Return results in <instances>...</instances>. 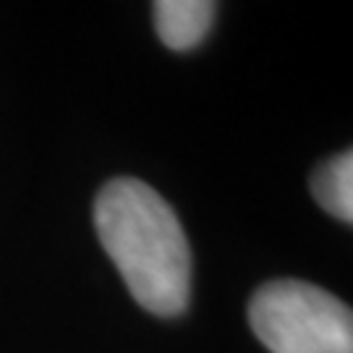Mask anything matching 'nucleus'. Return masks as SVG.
<instances>
[{
	"label": "nucleus",
	"mask_w": 353,
	"mask_h": 353,
	"mask_svg": "<svg viewBox=\"0 0 353 353\" xmlns=\"http://www.w3.org/2000/svg\"><path fill=\"white\" fill-rule=\"evenodd\" d=\"M312 194L316 204L335 220H353V154L341 152L322 163L312 176Z\"/></svg>",
	"instance_id": "obj_4"
},
{
	"label": "nucleus",
	"mask_w": 353,
	"mask_h": 353,
	"mask_svg": "<svg viewBox=\"0 0 353 353\" xmlns=\"http://www.w3.org/2000/svg\"><path fill=\"white\" fill-rule=\"evenodd\" d=\"M94 228L128 293L157 316L191 301V249L173 207L139 178H113L97 194Z\"/></svg>",
	"instance_id": "obj_1"
},
{
	"label": "nucleus",
	"mask_w": 353,
	"mask_h": 353,
	"mask_svg": "<svg viewBox=\"0 0 353 353\" xmlns=\"http://www.w3.org/2000/svg\"><path fill=\"white\" fill-rule=\"evenodd\" d=\"M249 325L270 353H353L348 303L303 280H272L254 290Z\"/></svg>",
	"instance_id": "obj_2"
},
{
	"label": "nucleus",
	"mask_w": 353,
	"mask_h": 353,
	"mask_svg": "<svg viewBox=\"0 0 353 353\" xmlns=\"http://www.w3.org/2000/svg\"><path fill=\"white\" fill-rule=\"evenodd\" d=\"M154 32L168 50L199 48L214 24L217 0H152Z\"/></svg>",
	"instance_id": "obj_3"
}]
</instances>
